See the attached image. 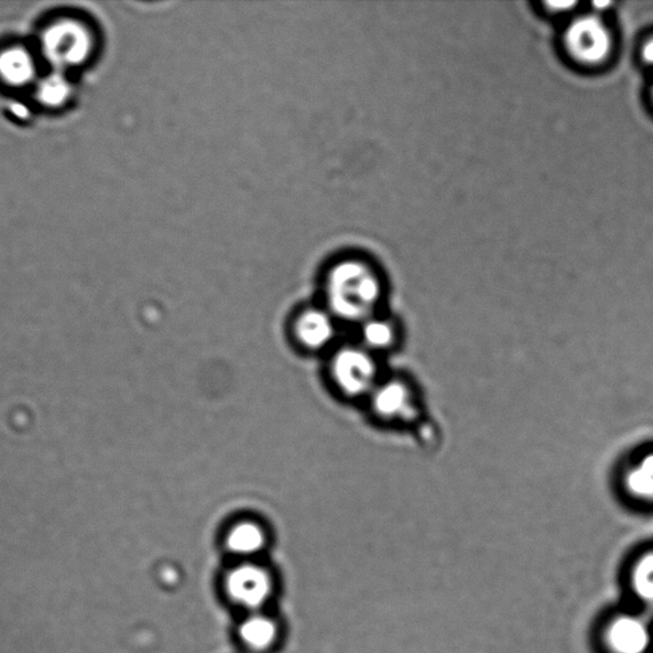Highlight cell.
I'll return each instance as SVG.
<instances>
[{"label": "cell", "instance_id": "cell-4", "mask_svg": "<svg viewBox=\"0 0 653 653\" xmlns=\"http://www.w3.org/2000/svg\"><path fill=\"white\" fill-rule=\"evenodd\" d=\"M340 322L324 304L304 305L289 320V337L297 350L309 355H327L340 340Z\"/></svg>", "mask_w": 653, "mask_h": 653}, {"label": "cell", "instance_id": "cell-9", "mask_svg": "<svg viewBox=\"0 0 653 653\" xmlns=\"http://www.w3.org/2000/svg\"><path fill=\"white\" fill-rule=\"evenodd\" d=\"M353 329L357 334L353 340L382 360L398 352L405 340L401 319L387 311L376 314Z\"/></svg>", "mask_w": 653, "mask_h": 653}, {"label": "cell", "instance_id": "cell-8", "mask_svg": "<svg viewBox=\"0 0 653 653\" xmlns=\"http://www.w3.org/2000/svg\"><path fill=\"white\" fill-rule=\"evenodd\" d=\"M568 51L579 62L598 64L607 59L612 47L610 30L598 15L577 19L567 31Z\"/></svg>", "mask_w": 653, "mask_h": 653}, {"label": "cell", "instance_id": "cell-2", "mask_svg": "<svg viewBox=\"0 0 653 653\" xmlns=\"http://www.w3.org/2000/svg\"><path fill=\"white\" fill-rule=\"evenodd\" d=\"M385 373L383 360L355 340L341 341L326 357L327 381L345 401L366 403Z\"/></svg>", "mask_w": 653, "mask_h": 653}, {"label": "cell", "instance_id": "cell-10", "mask_svg": "<svg viewBox=\"0 0 653 653\" xmlns=\"http://www.w3.org/2000/svg\"><path fill=\"white\" fill-rule=\"evenodd\" d=\"M227 588L230 598L241 607L258 609L269 600L272 585L263 568L255 564H241L230 572Z\"/></svg>", "mask_w": 653, "mask_h": 653}, {"label": "cell", "instance_id": "cell-12", "mask_svg": "<svg viewBox=\"0 0 653 653\" xmlns=\"http://www.w3.org/2000/svg\"><path fill=\"white\" fill-rule=\"evenodd\" d=\"M629 594L646 612H653V546L636 553L627 567Z\"/></svg>", "mask_w": 653, "mask_h": 653}, {"label": "cell", "instance_id": "cell-13", "mask_svg": "<svg viewBox=\"0 0 653 653\" xmlns=\"http://www.w3.org/2000/svg\"><path fill=\"white\" fill-rule=\"evenodd\" d=\"M35 61L23 47H10L0 53V79L11 86H25L35 76Z\"/></svg>", "mask_w": 653, "mask_h": 653}, {"label": "cell", "instance_id": "cell-6", "mask_svg": "<svg viewBox=\"0 0 653 653\" xmlns=\"http://www.w3.org/2000/svg\"><path fill=\"white\" fill-rule=\"evenodd\" d=\"M617 494L634 510H653V445L633 450L618 466L614 477Z\"/></svg>", "mask_w": 653, "mask_h": 653}, {"label": "cell", "instance_id": "cell-7", "mask_svg": "<svg viewBox=\"0 0 653 653\" xmlns=\"http://www.w3.org/2000/svg\"><path fill=\"white\" fill-rule=\"evenodd\" d=\"M90 31L75 21L55 23L44 32L42 50L56 67L69 68L87 61L92 52Z\"/></svg>", "mask_w": 653, "mask_h": 653}, {"label": "cell", "instance_id": "cell-5", "mask_svg": "<svg viewBox=\"0 0 653 653\" xmlns=\"http://www.w3.org/2000/svg\"><path fill=\"white\" fill-rule=\"evenodd\" d=\"M599 646L603 653H651L652 625L643 612H612L600 625Z\"/></svg>", "mask_w": 653, "mask_h": 653}, {"label": "cell", "instance_id": "cell-1", "mask_svg": "<svg viewBox=\"0 0 653 653\" xmlns=\"http://www.w3.org/2000/svg\"><path fill=\"white\" fill-rule=\"evenodd\" d=\"M322 301L341 326L358 327L385 312L387 284L376 264L360 255L330 263L322 277Z\"/></svg>", "mask_w": 653, "mask_h": 653}, {"label": "cell", "instance_id": "cell-15", "mask_svg": "<svg viewBox=\"0 0 653 653\" xmlns=\"http://www.w3.org/2000/svg\"><path fill=\"white\" fill-rule=\"evenodd\" d=\"M69 86L61 76H52L43 80L37 88V99L45 107H59L68 99Z\"/></svg>", "mask_w": 653, "mask_h": 653}, {"label": "cell", "instance_id": "cell-14", "mask_svg": "<svg viewBox=\"0 0 653 653\" xmlns=\"http://www.w3.org/2000/svg\"><path fill=\"white\" fill-rule=\"evenodd\" d=\"M241 640L257 651L269 649L277 636V627L270 618L253 616L240 627Z\"/></svg>", "mask_w": 653, "mask_h": 653}, {"label": "cell", "instance_id": "cell-11", "mask_svg": "<svg viewBox=\"0 0 653 653\" xmlns=\"http://www.w3.org/2000/svg\"><path fill=\"white\" fill-rule=\"evenodd\" d=\"M224 542L231 554L253 556L268 546L269 531L262 521L246 515L230 523Z\"/></svg>", "mask_w": 653, "mask_h": 653}, {"label": "cell", "instance_id": "cell-3", "mask_svg": "<svg viewBox=\"0 0 653 653\" xmlns=\"http://www.w3.org/2000/svg\"><path fill=\"white\" fill-rule=\"evenodd\" d=\"M364 405L376 423L398 429H418L427 418L421 385L405 373L387 372Z\"/></svg>", "mask_w": 653, "mask_h": 653}, {"label": "cell", "instance_id": "cell-16", "mask_svg": "<svg viewBox=\"0 0 653 653\" xmlns=\"http://www.w3.org/2000/svg\"><path fill=\"white\" fill-rule=\"evenodd\" d=\"M642 56L644 62L653 66V39L643 46Z\"/></svg>", "mask_w": 653, "mask_h": 653}, {"label": "cell", "instance_id": "cell-17", "mask_svg": "<svg viewBox=\"0 0 653 653\" xmlns=\"http://www.w3.org/2000/svg\"><path fill=\"white\" fill-rule=\"evenodd\" d=\"M547 6L552 7L553 10H555V11H561V8H562V10H566L567 11L568 8L576 6V3H574V2H569V3H566V2H556V3H549Z\"/></svg>", "mask_w": 653, "mask_h": 653}]
</instances>
